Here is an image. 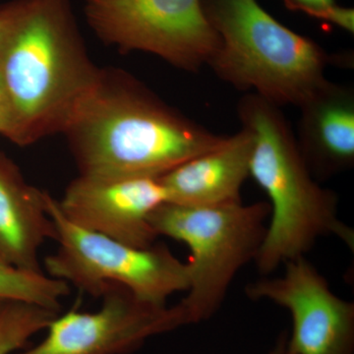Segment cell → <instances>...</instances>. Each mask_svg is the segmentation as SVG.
I'll return each mask as SVG.
<instances>
[{
  "mask_svg": "<svg viewBox=\"0 0 354 354\" xmlns=\"http://www.w3.org/2000/svg\"><path fill=\"white\" fill-rule=\"evenodd\" d=\"M64 133L80 176L95 179L160 178L227 138L124 72L106 70Z\"/></svg>",
  "mask_w": 354,
  "mask_h": 354,
  "instance_id": "6da1fadb",
  "label": "cell"
},
{
  "mask_svg": "<svg viewBox=\"0 0 354 354\" xmlns=\"http://www.w3.org/2000/svg\"><path fill=\"white\" fill-rule=\"evenodd\" d=\"M69 0H17L0 11V78L25 146L64 133L101 79Z\"/></svg>",
  "mask_w": 354,
  "mask_h": 354,
  "instance_id": "7a4b0ae2",
  "label": "cell"
},
{
  "mask_svg": "<svg viewBox=\"0 0 354 354\" xmlns=\"http://www.w3.org/2000/svg\"><path fill=\"white\" fill-rule=\"evenodd\" d=\"M253 140L250 176L269 197L270 223L255 261L263 274L304 257L317 239L335 235L353 250V230L337 214V197L312 176L279 106L247 94L237 106Z\"/></svg>",
  "mask_w": 354,
  "mask_h": 354,
  "instance_id": "3957f363",
  "label": "cell"
},
{
  "mask_svg": "<svg viewBox=\"0 0 354 354\" xmlns=\"http://www.w3.org/2000/svg\"><path fill=\"white\" fill-rule=\"evenodd\" d=\"M220 46L209 66L232 87L281 106L304 104L339 62L279 23L257 0H203Z\"/></svg>",
  "mask_w": 354,
  "mask_h": 354,
  "instance_id": "277c9868",
  "label": "cell"
},
{
  "mask_svg": "<svg viewBox=\"0 0 354 354\" xmlns=\"http://www.w3.org/2000/svg\"><path fill=\"white\" fill-rule=\"evenodd\" d=\"M270 211L267 202H239L211 207L164 203L153 212L150 223L158 236L171 237L190 249V286L179 302L189 324L211 318L239 270L255 259Z\"/></svg>",
  "mask_w": 354,
  "mask_h": 354,
  "instance_id": "5b68a950",
  "label": "cell"
},
{
  "mask_svg": "<svg viewBox=\"0 0 354 354\" xmlns=\"http://www.w3.org/2000/svg\"><path fill=\"white\" fill-rule=\"evenodd\" d=\"M57 251L44 259L46 272L83 292L101 297L111 285L127 288L139 299L167 305V299L190 286L189 269L164 245L137 248L77 227L46 192Z\"/></svg>",
  "mask_w": 354,
  "mask_h": 354,
  "instance_id": "8992f818",
  "label": "cell"
},
{
  "mask_svg": "<svg viewBox=\"0 0 354 354\" xmlns=\"http://www.w3.org/2000/svg\"><path fill=\"white\" fill-rule=\"evenodd\" d=\"M84 10L104 43L157 55L185 71L209 66L220 46L203 0H85Z\"/></svg>",
  "mask_w": 354,
  "mask_h": 354,
  "instance_id": "52a82bcc",
  "label": "cell"
},
{
  "mask_svg": "<svg viewBox=\"0 0 354 354\" xmlns=\"http://www.w3.org/2000/svg\"><path fill=\"white\" fill-rule=\"evenodd\" d=\"M101 297L97 311L58 314L43 341L17 354H129L150 337L189 325L180 304H148L118 285Z\"/></svg>",
  "mask_w": 354,
  "mask_h": 354,
  "instance_id": "ba28073f",
  "label": "cell"
},
{
  "mask_svg": "<svg viewBox=\"0 0 354 354\" xmlns=\"http://www.w3.org/2000/svg\"><path fill=\"white\" fill-rule=\"evenodd\" d=\"M279 278L247 286L254 300L285 307L292 318L288 337L293 354H354V304L335 295L327 279L304 257L288 261Z\"/></svg>",
  "mask_w": 354,
  "mask_h": 354,
  "instance_id": "9c48e42d",
  "label": "cell"
},
{
  "mask_svg": "<svg viewBox=\"0 0 354 354\" xmlns=\"http://www.w3.org/2000/svg\"><path fill=\"white\" fill-rule=\"evenodd\" d=\"M167 203L160 178L95 179L79 176L57 200L62 215L77 227L137 248L155 244L150 216Z\"/></svg>",
  "mask_w": 354,
  "mask_h": 354,
  "instance_id": "30bf717a",
  "label": "cell"
},
{
  "mask_svg": "<svg viewBox=\"0 0 354 354\" xmlns=\"http://www.w3.org/2000/svg\"><path fill=\"white\" fill-rule=\"evenodd\" d=\"M298 148L316 180L354 165V90L328 81L300 104Z\"/></svg>",
  "mask_w": 354,
  "mask_h": 354,
  "instance_id": "8fae6325",
  "label": "cell"
},
{
  "mask_svg": "<svg viewBox=\"0 0 354 354\" xmlns=\"http://www.w3.org/2000/svg\"><path fill=\"white\" fill-rule=\"evenodd\" d=\"M252 148V136L241 127L221 145L167 172L160 178L167 203L211 207L242 202V186L250 176Z\"/></svg>",
  "mask_w": 354,
  "mask_h": 354,
  "instance_id": "7c38bea8",
  "label": "cell"
},
{
  "mask_svg": "<svg viewBox=\"0 0 354 354\" xmlns=\"http://www.w3.org/2000/svg\"><path fill=\"white\" fill-rule=\"evenodd\" d=\"M48 239L55 241V228L46 192L26 183L17 165L0 153V261L41 271L39 251Z\"/></svg>",
  "mask_w": 354,
  "mask_h": 354,
  "instance_id": "4fadbf2b",
  "label": "cell"
},
{
  "mask_svg": "<svg viewBox=\"0 0 354 354\" xmlns=\"http://www.w3.org/2000/svg\"><path fill=\"white\" fill-rule=\"evenodd\" d=\"M68 283L43 271L20 269L0 261V300L25 302L59 312Z\"/></svg>",
  "mask_w": 354,
  "mask_h": 354,
  "instance_id": "5bb4252c",
  "label": "cell"
},
{
  "mask_svg": "<svg viewBox=\"0 0 354 354\" xmlns=\"http://www.w3.org/2000/svg\"><path fill=\"white\" fill-rule=\"evenodd\" d=\"M58 314L38 305L0 300V354H12L24 348Z\"/></svg>",
  "mask_w": 354,
  "mask_h": 354,
  "instance_id": "9a60e30c",
  "label": "cell"
},
{
  "mask_svg": "<svg viewBox=\"0 0 354 354\" xmlns=\"http://www.w3.org/2000/svg\"><path fill=\"white\" fill-rule=\"evenodd\" d=\"M311 17L332 23L337 27L342 28L344 31L354 32V10L353 8L342 7L337 4H333L327 8L317 11L312 14Z\"/></svg>",
  "mask_w": 354,
  "mask_h": 354,
  "instance_id": "2e32d148",
  "label": "cell"
},
{
  "mask_svg": "<svg viewBox=\"0 0 354 354\" xmlns=\"http://www.w3.org/2000/svg\"><path fill=\"white\" fill-rule=\"evenodd\" d=\"M0 134L3 135L10 141H15L16 127L12 106L1 78H0Z\"/></svg>",
  "mask_w": 354,
  "mask_h": 354,
  "instance_id": "e0dca14e",
  "label": "cell"
},
{
  "mask_svg": "<svg viewBox=\"0 0 354 354\" xmlns=\"http://www.w3.org/2000/svg\"><path fill=\"white\" fill-rule=\"evenodd\" d=\"M283 1L288 8L301 11L309 16L335 3V0H283Z\"/></svg>",
  "mask_w": 354,
  "mask_h": 354,
  "instance_id": "ac0fdd59",
  "label": "cell"
},
{
  "mask_svg": "<svg viewBox=\"0 0 354 354\" xmlns=\"http://www.w3.org/2000/svg\"><path fill=\"white\" fill-rule=\"evenodd\" d=\"M288 335L286 334L279 335L278 341L269 354H293L288 348Z\"/></svg>",
  "mask_w": 354,
  "mask_h": 354,
  "instance_id": "d6986e66",
  "label": "cell"
}]
</instances>
